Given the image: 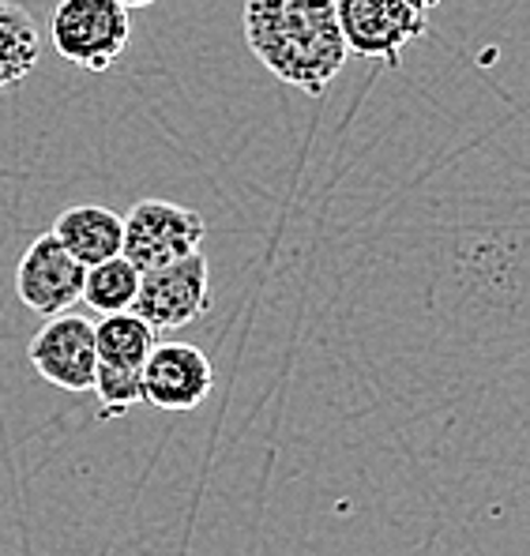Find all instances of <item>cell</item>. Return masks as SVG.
Returning <instances> with one entry per match:
<instances>
[{
	"instance_id": "obj_1",
	"label": "cell",
	"mask_w": 530,
	"mask_h": 556,
	"mask_svg": "<svg viewBox=\"0 0 530 556\" xmlns=\"http://www.w3.org/2000/svg\"><path fill=\"white\" fill-rule=\"evenodd\" d=\"M241 23L249 53L301 94H328L346 64L336 0H244Z\"/></svg>"
},
{
	"instance_id": "obj_2",
	"label": "cell",
	"mask_w": 530,
	"mask_h": 556,
	"mask_svg": "<svg viewBox=\"0 0 530 556\" xmlns=\"http://www.w3.org/2000/svg\"><path fill=\"white\" fill-rule=\"evenodd\" d=\"M159 334L136 313H110L94 324V395L102 417H117L143 403V365L151 357Z\"/></svg>"
},
{
	"instance_id": "obj_3",
	"label": "cell",
	"mask_w": 530,
	"mask_h": 556,
	"mask_svg": "<svg viewBox=\"0 0 530 556\" xmlns=\"http://www.w3.org/2000/svg\"><path fill=\"white\" fill-rule=\"evenodd\" d=\"M132 20L117 0H61L49 15V42L68 64L105 72L125 53Z\"/></svg>"
},
{
	"instance_id": "obj_4",
	"label": "cell",
	"mask_w": 530,
	"mask_h": 556,
	"mask_svg": "<svg viewBox=\"0 0 530 556\" xmlns=\"http://www.w3.org/2000/svg\"><path fill=\"white\" fill-rule=\"evenodd\" d=\"M346 53L399 68L403 49L429 35V12L414 0H336Z\"/></svg>"
},
{
	"instance_id": "obj_5",
	"label": "cell",
	"mask_w": 530,
	"mask_h": 556,
	"mask_svg": "<svg viewBox=\"0 0 530 556\" xmlns=\"http://www.w3.org/2000/svg\"><path fill=\"white\" fill-rule=\"evenodd\" d=\"M203 237L207 223L200 211L169 200H140L121 218V256L140 271H151L200 252Z\"/></svg>"
},
{
	"instance_id": "obj_6",
	"label": "cell",
	"mask_w": 530,
	"mask_h": 556,
	"mask_svg": "<svg viewBox=\"0 0 530 556\" xmlns=\"http://www.w3.org/2000/svg\"><path fill=\"white\" fill-rule=\"evenodd\" d=\"M211 308V267L203 252H192L185 260H174L166 267L140 271V290H136L132 313L159 331H177V327L200 320Z\"/></svg>"
},
{
	"instance_id": "obj_7",
	"label": "cell",
	"mask_w": 530,
	"mask_h": 556,
	"mask_svg": "<svg viewBox=\"0 0 530 556\" xmlns=\"http://www.w3.org/2000/svg\"><path fill=\"white\" fill-rule=\"evenodd\" d=\"M27 357L46 383L84 395V391L94 388V369H98L94 324L76 313L53 316V320H46L42 331L30 339Z\"/></svg>"
},
{
	"instance_id": "obj_8",
	"label": "cell",
	"mask_w": 530,
	"mask_h": 556,
	"mask_svg": "<svg viewBox=\"0 0 530 556\" xmlns=\"http://www.w3.org/2000/svg\"><path fill=\"white\" fill-rule=\"evenodd\" d=\"M84 271L87 267H79L76 260L56 244L53 233H42L30 241V249L23 252L20 264H15V293H20V301L30 313L53 320V316L68 313L79 301Z\"/></svg>"
},
{
	"instance_id": "obj_9",
	"label": "cell",
	"mask_w": 530,
	"mask_h": 556,
	"mask_svg": "<svg viewBox=\"0 0 530 556\" xmlns=\"http://www.w3.org/2000/svg\"><path fill=\"white\" fill-rule=\"evenodd\" d=\"M215 391L211 357L192 342H154L143 365V403L159 410H195Z\"/></svg>"
},
{
	"instance_id": "obj_10",
	"label": "cell",
	"mask_w": 530,
	"mask_h": 556,
	"mask_svg": "<svg viewBox=\"0 0 530 556\" xmlns=\"http://www.w3.org/2000/svg\"><path fill=\"white\" fill-rule=\"evenodd\" d=\"M49 233L79 267H94L102 260L121 256V215H113L110 207H98V203H79V207L61 211Z\"/></svg>"
},
{
	"instance_id": "obj_11",
	"label": "cell",
	"mask_w": 530,
	"mask_h": 556,
	"mask_svg": "<svg viewBox=\"0 0 530 556\" xmlns=\"http://www.w3.org/2000/svg\"><path fill=\"white\" fill-rule=\"evenodd\" d=\"M42 53V35L27 8L0 0V94L20 87L35 72Z\"/></svg>"
},
{
	"instance_id": "obj_12",
	"label": "cell",
	"mask_w": 530,
	"mask_h": 556,
	"mask_svg": "<svg viewBox=\"0 0 530 556\" xmlns=\"http://www.w3.org/2000/svg\"><path fill=\"white\" fill-rule=\"evenodd\" d=\"M136 290H140V267H132L125 256L102 260V264L84 271V290L79 301H87V308L110 316V313H132Z\"/></svg>"
},
{
	"instance_id": "obj_13",
	"label": "cell",
	"mask_w": 530,
	"mask_h": 556,
	"mask_svg": "<svg viewBox=\"0 0 530 556\" xmlns=\"http://www.w3.org/2000/svg\"><path fill=\"white\" fill-rule=\"evenodd\" d=\"M121 8H151L154 0H117Z\"/></svg>"
},
{
	"instance_id": "obj_14",
	"label": "cell",
	"mask_w": 530,
	"mask_h": 556,
	"mask_svg": "<svg viewBox=\"0 0 530 556\" xmlns=\"http://www.w3.org/2000/svg\"><path fill=\"white\" fill-rule=\"evenodd\" d=\"M414 4H421V8H426V12H429V8H440V4H444V0H414Z\"/></svg>"
}]
</instances>
